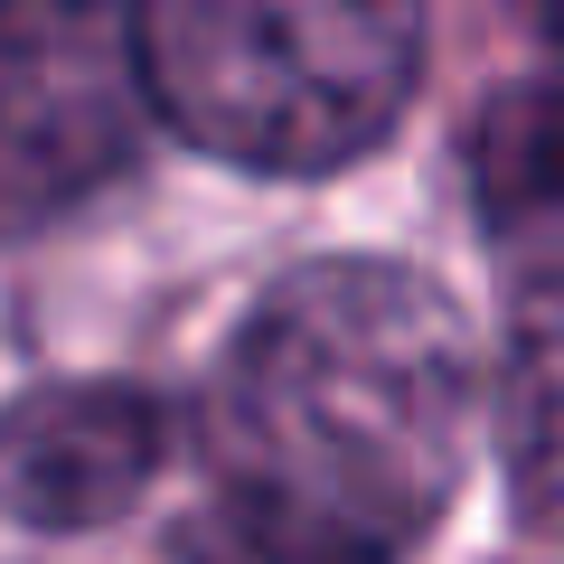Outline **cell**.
Returning a JSON list of instances; mask_svg holds the SVG:
<instances>
[{
  "label": "cell",
  "mask_w": 564,
  "mask_h": 564,
  "mask_svg": "<svg viewBox=\"0 0 564 564\" xmlns=\"http://www.w3.org/2000/svg\"><path fill=\"white\" fill-rule=\"evenodd\" d=\"M170 462V414L141 386H39L0 414V518L66 536L104 527L161 480Z\"/></svg>",
  "instance_id": "277c9868"
},
{
  "label": "cell",
  "mask_w": 564,
  "mask_h": 564,
  "mask_svg": "<svg viewBox=\"0 0 564 564\" xmlns=\"http://www.w3.org/2000/svg\"><path fill=\"white\" fill-rule=\"evenodd\" d=\"M480 414L470 321L433 273L329 254L282 273L207 377V462L273 564H386L443 518Z\"/></svg>",
  "instance_id": "6da1fadb"
},
{
  "label": "cell",
  "mask_w": 564,
  "mask_h": 564,
  "mask_svg": "<svg viewBox=\"0 0 564 564\" xmlns=\"http://www.w3.org/2000/svg\"><path fill=\"white\" fill-rule=\"evenodd\" d=\"M141 95L207 161L321 180L377 151L423 76V20L395 0H161L132 20Z\"/></svg>",
  "instance_id": "7a4b0ae2"
},
{
  "label": "cell",
  "mask_w": 564,
  "mask_h": 564,
  "mask_svg": "<svg viewBox=\"0 0 564 564\" xmlns=\"http://www.w3.org/2000/svg\"><path fill=\"white\" fill-rule=\"evenodd\" d=\"M151 132L132 20L76 0H0V236H39L132 170Z\"/></svg>",
  "instance_id": "3957f363"
},
{
  "label": "cell",
  "mask_w": 564,
  "mask_h": 564,
  "mask_svg": "<svg viewBox=\"0 0 564 564\" xmlns=\"http://www.w3.org/2000/svg\"><path fill=\"white\" fill-rule=\"evenodd\" d=\"M470 198L499 236H564V10L527 20L470 122Z\"/></svg>",
  "instance_id": "5b68a950"
},
{
  "label": "cell",
  "mask_w": 564,
  "mask_h": 564,
  "mask_svg": "<svg viewBox=\"0 0 564 564\" xmlns=\"http://www.w3.org/2000/svg\"><path fill=\"white\" fill-rule=\"evenodd\" d=\"M236 564H273V555H254V545H236Z\"/></svg>",
  "instance_id": "52a82bcc"
},
{
  "label": "cell",
  "mask_w": 564,
  "mask_h": 564,
  "mask_svg": "<svg viewBox=\"0 0 564 564\" xmlns=\"http://www.w3.org/2000/svg\"><path fill=\"white\" fill-rule=\"evenodd\" d=\"M499 443H508V489H518L527 527L564 545V263H545L508 311Z\"/></svg>",
  "instance_id": "8992f818"
}]
</instances>
